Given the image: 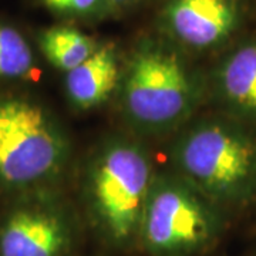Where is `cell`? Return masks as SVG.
I'll return each instance as SVG.
<instances>
[{
  "label": "cell",
  "mask_w": 256,
  "mask_h": 256,
  "mask_svg": "<svg viewBox=\"0 0 256 256\" xmlns=\"http://www.w3.org/2000/svg\"><path fill=\"white\" fill-rule=\"evenodd\" d=\"M208 97V77L190 56L161 36L141 37L122 62L116 101L141 137L178 132Z\"/></svg>",
  "instance_id": "6da1fadb"
},
{
  "label": "cell",
  "mask_w": 256,
  "mask_h": 256,
  "mask_svg": "<svg viewBox=\"0 0 256 256\" xmlns=\"http://www.w3.org/2000/svg\"><path fill=\"white\" fill-rule=\"evenodd\" d=\"M171 170L220 210L256 200V130L224 114L192 118L170 146Z\"/></svg>",
  "instance_id": "7a4b0ae2"
},
{
  "label": "cell",
  "mask_w": 256,
  "mask_h": 256,
  "mask_svg": "<svg viewBox=\"0 0 256 256\" xmlns=\"http://www.w3.org/2000/svg\"><path fill=\"white\" fill-rule=\"evenodd\" d=\"M156 170L142 141L124 134L101 140L84 164L82 198L92 225L110 246H137Z\"/></svg>",
  "instance_id": "3957f363"
},
{
  "label": "cell",
  "mask_w": 256,
  "mask_h": 256,
  "mask_svg": "<svg viewBox=\"0 0 256 256\" xmlns=\"http://www.w3.org/2000/svg\"><path fill=\"white\" fill-rule=\"evenodd\" d=\"M70 154V138L44 104L24 94H0V194L53 188Z\"/></svg>",
  "instance_id": "277c9868"
},
{
  "label": "cell",
  "mask_w": 256,
  "mask_h": 256,
  "mask_svg": "<svg viewBox=\"0 0 256 256\" xmlns=\"http://www.w3.org/2000/svg\"><path fill=\"white\" fill-rule=\"evenodd\" d=\"M224 212L181 175L156 171L137 246L148 256H198L220 239Z\"/></svg>",
  "instance_id": "5b68a950"
},
{
  "label": "cell",
  "mask_w": 256,
  "mask_h": 256,
  "mask_svg": "<svg viewBox=\"0 0 256 256\" xmlns=\"http://www.w3.org/2000/svg\"><path fill=\"white\" fill-rule=\"evenodd\" d=\"M74 220L53 188L10 196L0 210V256H68Z\"/></svg>",
  "instance_id": "8992f818"
},
{
  "label": "cell",
  "mask_w": 256,
  "mask_h": 256,
  "mask_svg": "<svg viewBox=\"0 0 256 256\" xmlns=\"http://www.w3.org/2000/svg\"><path fill=\"white\" fill-rule=\"evenodd\" d=\"M254 0H165L156 34L185 54L220 53L248 28Z\"/></svg>",
  "instance_id": "52a82bcc"
},
{
  "label": "cell",
  "mask_w": 256,
  "mask_h": 256,
  "mask_svg": "<svg viewBox=\"0 0 256 256\" xmlns=\"http://www.w3.org/2000/svg\"><path fill=\"white\" fill-rule=\"evenodd\" d=\"M208 96L220 114L256 127V30L220 52L208 77Z\"/></svg>",
  "instance_id": "ba28073f"
},
{
  "label": "cell",
  "mask_w": 256,
  "mask_h": 256,
  "mask_svg": "<svg viewBox=\"0 0 256 256\" xmlns=\"http://www.w3.org/2000/svg\"><path fill=\"white\" fill-rule=\"evenodd\" d=\"M122 58L112 43H101L86 62L64 74V90L70 106L80 111L101 107L116 97Z\"/></svg>",
  "instance_id": "9c48e42d"
},
{
  "label": "cell",
  "mask_w": 256,
  "mask_h": 256,
  "mask_svg": "<svg viewBox=\"0 0 256 256\" xmlns=\"http://www.w3.org/2000/svg\"><path fill=\"white\" fill-rule=\"evenodd\" d=\"M36 42L43 57L64 74L86 62L101 44L94 37L67 23L38 30Z\"/></svg>",
  "instance_id": "30bf717a"
},
{
  "label": "cell",
  "mask_w": 256,
  "mask_h": 256,
  "mask_svg": "<svg viewBox=\"0 0 256 256\" xmlns=\"http://www.w3.org/2000/svg\"><path fill=\"white\" fill-rule=\"evenodd\" d=\"M36 68L34 52L24 34L0 20V80H23Z\"/></svg>",
  "instance_id": "8fae6325"
},
{
  "label": "cell",
  "mask_w": 256,
  "mask_h": 256,
  "mask_svg": "<svg viewBox=\"0 0 256 256\" xmlns=\"http://www.w3.org/2000/svg\"><path fill=\"white\" fill-rule=\"evenodd\" d=\"M53 16L68 22H100L112 18L108 0H36Z\"/></svg>",
  "instance_id": "7c38bea8"
},
{
  "label": "cell",
  "mask_w": 256,
  "mask_h": 256,
  "mask_svg": "<svg viewBox=\"0 0 256 256\" xmlns=\"http://www.w3.org/2000/svg\"><path fill=\"white\" fill-rule=\"evenodd\" d=\"M146 2V0H108V4H110L112 18H117L131 10L137 9L138 6L144 4Z\"/></svg>",
  "instance_id": "4fadbf2b"
},
{
  "label": "cell",
  "mask_w": 256,
  "mask_h": 256,
  "mask_svg": "<svg viewBox=\"0 0 256 256\" xmlns=\"http://www.w3.org/2000/svg\"><path fill=\"white\" fill-rule=\"evenodd\" d=\"M255 2H256V0H255Z\"/></svg>",
  "instance_id": "5bb4252c"
}]
</instances>
